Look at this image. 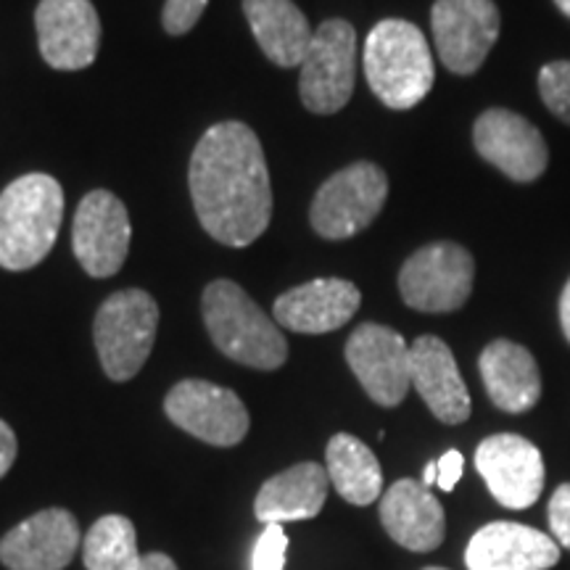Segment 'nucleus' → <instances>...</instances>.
<instances>
[{"label": "nucleus", "mask_w": 570, "mask_h": 570, "mask_svg": "<svg viewBox=\"0 0 570 570\" xmlns=\"http://www.w3.org/2000/svg\"><path fill=\"white\" fill-rule=\"evenodd\" d=\"M190 198L198 223L219 244L244 248L267 230L273 188L262 142L244 122H219L190 156Z\"/></svg>", "instance_id": "1"}, {"label": "nucleus", "mask_w": 570, "mask_h": 570, "mask_svg": "<svg viewBox=\"0 0 570 570\" xmlns=\"http://www.w3.org/2000/svg\"><path fill=\"white\" fill-rule=\"evenodd\" d=\"M63 190L51 175H24L0 194V267L21 273L40 265L56 244Z\"/></svg>", "instance_id": "2"}, {"label": "nucleus", "mask_w": 570, "mask_h": 570, "mask_svg": "<svg viewBox=\"0 0 570 570\" xmlns=\"http://www.w3.org/2000/svg\"><path fill=\"white\" fill-rule=\"evenodd\" d=\"M362 61L370 90L396 111L417 106L436 80L425 35L404 19L377 21L365 40Z\"/></svg>", "instance_id": "3"}, {"label": "nucleus", "mask_w": 570, "mask_h": 570, "mask_svg": "<svg viewBox=\"0 0 570 570\" xmlns=\"http://www.w3.org/2000/svg\"><path fill=\"white\" fill-rule=\"evenodd\" d=\"M206 331L225 356L254 370H277L288 360V344L275 320L233 281H214L204 291Z\"/></svg>", "instance_id": "4"}, {"label": "nucleus", "mask_w": 570, "mask_h": 570, "mask_svg": "<svg viewBox=\"0 0 570 570\" xmlns=\"http://www.w3.org/2000/svg\"><path fill=\"white\" fill-rule=\"evenodd\" d=\"M156 327H159V304L146 291L127 288L106 298L96 315L92 336L104 373L111 381L125 383L140 373L151 356Z\"/></svg>", "instance_id": "5"}, {"label": "nucleus", "mask_w": 570, "mask_h": 570, "mask_svg": "<svg viewBox=\"0 0 570 570\" xmlns=\"http://www.w3.org/2000/svg\"><path fill=\"white\" fill-rule=\"evenodd\" d=\"M389 198V177L373 161H356L320 185L309 223L327 240L367 230Z\"/></svg>", "instance_id": "6"}, {"label": "nucleus", "mask_w": 570, "mask_h": 570, "mask_svg": "<svg viewBox=\"0 0 570 570\" xmlns=\"http://www.w3.org/2000/svg\"><path fill=\"white\" fill-rule=\"evenodd\" d=\"M475 262L465 246L452 240L428 244L404 262L399 294L410 309L444 315L460 309L473 294Z\"/></svg>", "instance_id": "7"}, {"label": "nucleus", "mask_w": 570, "mask_h": 570, "mask_svg": "<svg viewBox=\"0 0 570 570\" xmlns=\"http://www.w3.org/2000/svg\"><path fill=\"white\" fill-rule=\"evenodd\" d=\"M356 32L346 19H327L312 35L302 61L298 92L315 114H336L354 92Z\"/></svg>", "instance_id": "8"}, {"label": "nucleus", "mask_w": 570, "mask_h": 570, "mask_svg": "<svg viewBox=\"0 0 570 570\" xmlns=\"http://www.w3.org/2000/svg\"><path fill=\"white\" fill-rule=\"evenodd\" d=\"M441 63L454 75H473L499 40L502 19L494 0H436L431 11Z\"/></svg>", "instance_id": "9"}, {"label": "nucleus", "mask_w": 570, "mask_h": 570, "mask_svg": "<svg viewBox=\"0 0 570 570\" xmlns=\"http://www.w3.org/2000/svg\"><path fill=\"white\" fill-rule=\"evenodd\" d=\"M164 412L177 428L212 446L240 444L252 425L246 404L235 391L196 377L177 383L169 391L164 399Z\"/></svg>", "instance_id": "10"}, {"label": "nucleus", "mask_w": 570, "mask_h": 570, "mask_svg": "<svg viewBox=\"0 0 570 570\" xmlns=\"http://www.w3.org/2000/svg\"><path fill=\"white\" fill-rule=\"evenodd\" d=\"M346 362L365 394L381 407H396L412 386L407 341L386 325L365 323L346 341Z\"/></svg>", "instance_id": "11"}, {"label": "nucleus", "mask_w": 570, "mask_h": 570, "mask_svg": "<svg viewBox=\"0 0 570 570\" xmlns=\"http://www.w3.org/2000/svg\"><path fill=\"white\" fill-rule=\"evenodd\" d=\"M130 214L109 190H92L77 206L71 248L90 277H111L130 252Z\"/></svg>", "instance_id": "12"}, {"label": "nucleus", "mask_w": 570, "mask_h": 570, "mask_svg": "<svg viewBox=\"0 0 570 570\" xmlns=\"http://www.w3.org/2000/svg\"><path fill=\"white\" fill-rule=\"evenodd\" d=\"M475 151L515 183H533L550 167L544 135L510 109H489L475 119Z\"/></svg>", "instance_id": "13"}, {"label": "nucleus", "mask_w": 570, "mask_h": 570, "mask_svg": "<svg viewBox=\"0 0 570 570\" xmlns=\"http://www.w3.org/2000/svg\"><path fill=\"white\" fill-rule=\"evenodd\" d=\"M475 470L502 508L525 510L544 491V460L529 439L497 433L475 449Z\"/></svg>", "instance_id": "14"}, {"label": "nucleus", "mask_w": 570, "mask_h": 570, "mask_svg": "<svg viewBox=\"0 0 570 570\" xmlns=\"http://www.w3.org/2000/svg\"><path fill=\"white\" fill-rule=\"evenodd\" d=\"M35 27L48 67L77 71L96 61L101 48V19L90 0H40Z\"/></svg>", "instance_id": "15"}, {"label": "nucleus", "mask_w": 570, "mask_h": 570, "mask_svg": "<svg viewBox=\"0 0 570 570\" xmlns=\"http://www.w3.org/2000/svg\"><path fill=\"white\" fill-rule=\"evenodd\" d=\"M80 547V525L69 510L35 512L0 539V562L9 570H63Z\"/></svg>", "instance_id": "16"}, {"label": "nucleus", "mask_w": 570, "mask_h": 570, "mask_svg": "<svg viewBox=\"0 0 570 570\" xmlns=\"http://www.w3.org/2000/svg\"><path fill=\"white\" fill-rule=\"evenodd\" d=\"M562 547L531 525L497 520L470 539L465 562L470 570H550Z\"/></svg>", "instance_id": "17"}, {"label": "nucleus", "mask_w": 570, "mask_h": 570, "mask_svg": "<svg viewBox=\"0 0 570 570\" xmlns=\"http://www.w3.org/2000/svg\"><path fill=\"white\" fill-rule=\"evenodd\" d=\"M362 294L354 283L341 277H320L288 291L275 302V323L296 333H331L356 315Z\"/></svg>", "instance_id": "18"}, {"label": "nucleus", "mask_w": 570, "mask_h": 570, "mask_svg": "<svg viewBox=\"0 0 570 570\" xmlns=\"http://www.w3.org/2000/svg\"><path fill=\"white\" fill-rule=\"evenodd\" d=\"M412 386L423 396L428 410L446 425H460L470 417V394L462 381L452 348L436 336H420L410 346Z\"/></svg>", "instance_id": "19"}, {"label": "nucleus", "mask_w": 570, "mask_h": 570, "mask_svg": "<svg viewBox=\"0 0 570 570\" xmlns=\"http://www.w3.org/2000/svg\"><path fill=\"white\" fill-rule=\"evenodd\" d=\"M381 523L399 547L412 552H431L446 533L444 508L431 489L420 481L402 479L381 499Z\"/></svg>", "instance_id": "20"}, {"label": "nucleus", "mask_w": 570, "mask_h": 570, "mask_svg": "<svg viewBox=\"0 0 570 570\" xmlns=\"http://www.w3.org/2000/svg\"><path fill=\"white\" fill-rule=\"evenodd\" d=\"M483 386L502 412L520 415L537 407L541 399V373L537 360L515 341H491L479 356Z\"/></svg>", "instance_id": "21"}, {"label": "nucleus", "mask_w": 570, "mask_h": 570, "mask_svg": "<svg viewBox=\"0 0 570 570\" xmlns=\"http://www.w3.org/2000/svg\"><path fill=\"white\" fill-rule=\"evenodd\" d=\"M327 470L317 462H298L283 470L259 489L254 502V515L262 523H291L320 515L327 499Z\"/></svg>", "instance_id": "22"}, {"label": "nucleus", "mask_w": 570, "mask_h": 570, "mask_svg": "<svg viewBox=\"0 0 570 570\" xmlns=\"http://www.w3.org/2000/svg\"><path fill=\"white\" fill-rule=\"evenodd\" d=\"M244 11L269 61L285 69L302 67L315 32L294 0H244Z\"/></svg>", "instance_id": "23"}, {"label": "nucleus", "mask_w": 570, "mask_h": 570, "mask_svg": "<svg viewBox=\"0 0 570 570\" xmlns=\"http://www.w3.org/2000/svg\"><path fill=\"white\" fill-rule=\"evenodd\" d=\"M327 479L348 504L367 508L383 491V470L365 441L352 433H336L325 449Z\"/></svg>", "instance_id": "24"}, {"label": "nucleus", "mask_w": 570, "mask_h": 570, "mask_svg": "<svg viewBox=\"0 0 570 570\" xmlns=\"http://www.w3.org/2000/svg\"><path fill=\"white\" fill-rule=\"evenodd\" d=\"M140 558L130 518L104 515L90 525L82 544V562L88 570H135Z\"/></svg>", "instance_id": "25"}, {"label": "nucleus", "mask_w": 570, "mask_h": 570, "mask_svg": "<svg viewBox=\"0 0 570 570\" xmlns=\"http://www.w3.org/2000/svg\"><path fill=\"white\" fill-rule=\"evenodd\" d=\"M541 101L570 127V61H552L539 71Z\"/></svg>", "instance_id": "26"}, {"label": "nucleus", "mask_w": 570, "mask_h": 570, "mask_svg": "<svg viewBox=\"0 0 570 570\" xmlns=\"http://www.w3.org/2000/svg\"><path fill=\"white\" fill-rule=\"evenodd\" d=\"M285 552H288V537H285L283 525H265L254 544L252 570H285Z\"/></svg>", "instance_id": "27"}, {"label": "nucleus", "mask_w": 570, "mask_h": 570, "mask_svg": "<svg viewBox=\"0 0 570 570\" xmlns=\"http://www.w3.org/2000/svg\"><path fill=\"white\" fill-rule=\"evenodd\" d=\"M209 0H167L164 3V30L169 35H185L190 32L202 19Z\"/></svg>", "instance_id": "28"}, {"label": "nucleus", "mask_w": 570, "mask_h": 570, "mask_svg": "<svg viewBox=\"0 0 570 570\" xmlns=\"http://www.w3.org/2000/svg\"><path fill=\"white\" fill-rule=\"evenodd\" d=\"M550 529L552 539L570 550V483H562L550 499Z\"/></svg>", "instance_id": "29"}, {"label": "nucleus", "mask_w": 570, "mask_h": 570, "mask_svg": "<svg viewBox=\"0 0 570 570\" xmlns=\"http://www.w3.org/2000/svg\"><path fill=\"white\" fill-rule=\"evenodd\" d=\"M436 462H439L436 487H441V491H454L458 481L462 479V470H465V458H462V452H458V449H449L444 458Z\"/></svg>", "instance_id": "30"}, {"label": "nucleus", "mask_w": 570, "mask_h": 570, "mask_svg": "<svg viewBox=\"0 0 570 570\" xmlns=\"http://www.w3.org/2000/svg\"><path fill=\"white\" fill-rule=\"evenodd\" d=\"M17 436H13L11 425L6 423V420H0V479H3L6 473H9L13 460H17Z\"/></svg>", "instance_id": "31"}, {"label": "nucleus", "mask_w": 570, "mask_h": 570, "mask_svg": "<svg viewBox=\"0 0 570 570\" xmlns=\"http://www.w3.org/2000/svg\"><path fill=\"white\" fill-rule=\"evenodd\" d=\"M135 570H177L175 560L164 552H151V554H142L138 568Z\"/></svg>", "instance_id": "32"}, {"label": "nucleus", "mask_w": 570, "mask_h": 570, "mask_svg": "<svg viewBox=\"0 0 570 570\" xmlns=\"http://www.w3.org/2000/svg\"><path fill=\"white\" fill-rule=\"evenodd\" d=\"M560 325H562V333H566V338L570 344V277H568L566 288H562V296H560Z\"/></svg>", "instance_id": "33"}, {"label": "nucleus", "mask_w": 570, "mask_h": 570, "mask_svg": "<svg viewBox=\"0 0 570 570\" xmlns=\"http://www.w3.org/2000/svg\"><path fill=\"white\" fill-rule=\"evenodd\" d=\"M436 481H439V462L433 460V462H428L425 465V470H423V487L425 489H431V487H436Z\"/></svg>", "instance_id": "34"}, {"label": "nucleus", "mask_w": 570, "mask_h": 570, "mask_svg": "<svg viewBox=\"0 0 570 570\" xmlns=\"http://www.w3.org/2000/svg\"><path fill=\"white\" fill-rule=\"evenodd\" d=\"M554 3H558V9L570 19V0H554Z\"/></svg>", "instance_id": "35"}, {"label": "nucleus", "mask_w": 570, "mask_h": 570, "mask_svg": "<svg viewBox=\"0 0 570 570\" xmlns=\"http://www.w3.org/2000/svg\"><path fill=\"white\" fill-rule=\"evenodd\" d=\"M423 570H446V568H436V566H433V568H423Z\"/></svg>", "instance_id": "36"}]
</instances>
